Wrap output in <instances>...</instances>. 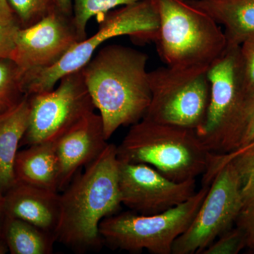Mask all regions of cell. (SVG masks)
Here are the masks:
<instances>
[{
	"mask_svg": "<svg viewBox=\"0 0 254 254\" xmlns=\"http://www.w3.org/2000/svg\"><path fill=\"white\" fill-rule=\"evenodd\" d=\"M148 60L140 50L109 45L81 68L107 140L120 127L131 126L144 117L151 100Z\"/></svg>",
	"mask_w": 254,
	"mask_h": 254,
	"instance_id": "obj_1",
	"label": "cell"
},
{
	"mask_svg": "<svg viewBox=\"0 0 254 254\" xmlns=\"http://www.w3.org/2000/svg\"><path fill=\"white\" fill-rule=\"evenodd\" d=\"M117 146L108 143L99 156L74 175L60 194L57 242L84 253L101 245L99 225L121 207Z\"/></svg>",
	"mask_w": 254,
	"mask_h": 254,
	"instance_id": "obj_2",
	"label": "cell"
},
{
	"mask_svg": "<svg viewBox=\"0 0 254 254\" xmlns=\"http://www.w3.org/2000/svg\"><path fill=\"white\" fill-rule=\"evenodd\" d=\"M211 153L191 128L142 119L131 125L120 145V161L150 165L173 181L204 175Z\"/></svg>",
	"mask_w": 254,
	"mask_h": 254,
	"instance_id": "obj_3",
	"label": "cell"
},
{
	"mask_svg": "<svg viewBox=\"0 0 254 254\" xmlns=\"http://www.w3.org/2000/svg\"><path fill=\"white\" fill-rule=\"evenodd\" d=\"M98 31L79 42L53 66L26 73L23 89L27 95L50 91L63 76L83 68L98 48L115 37H130L136 44L155 43L160 26L156 0H143L100 16Z\"/></svg>",
	"mask_w": 254,
	"mask_h": 254,
	"instance_id": "obj_4",
	"label": "cell"
},
{
	"mask_svg": "<svg viewBox=\"0 0 254 254\" xmlns=\"http://www.w3.org/2000/svg\"><path fill=\"white\" fill-rule=\"evenodd\" d=\"M160 26L155 46L167 66H210L224 53L221 26L188 0H156Z\"/></svg>",
	"mask_w": 254,
	"mask_h": 254,
	"instance_id": "obj_5",
	"label": "cell"
},
{
	"mask_svg": "<svg viewBox=\"0 0 254 254\" xmlns=\"http://www.w3.org/2000/svg\"><path fill=\"white\" fill-rule=\"evenodd\" d=\"M202 186L182 204L153 215L135 212L114 214L102 220L99 233L112 249L130 253L172 254L175 241L190 226L208 193Z\"/></svg>",
	"mask_w": 254,
	"mask_h": 254,
	"instance_id": "obj_6",
	"label": "cell"
},
{
	"mask_svg": "<svg viewBox=\"0 0 254 254\" xmlns=\"http://www.w3.org/2000/svg\"><path fill=\"white\" fill-rule=\"evenodd\" d=\"M209 66H161L148 72L151 100L143 119L198 130L210 100Z\"/></svg>",
	"mask_w": 254,
	"mask_h": 254,
	"instance_id": "obj_7",
	"label": "cell"
},
{
	"mask_svg": "<svg viewBox=\"0 0 254 254\" xmlns=\"http://www.w3.org/2000/svg\"><path fill=\"white\" fill-rule=\"evenodd\" d=\"M210 100L204 123L197 134L209 151L225 154L229 136L248 93L240 46L227 47L208 69Z\"/></svg>",
	"mask_w": 254,
	"mask_h": 254,
	"instance_id": "obj_8",
	"label": "cell"
},
{
	"mask_svg": "<svg viewBox=\"0 0 254 254\" xmlns=\"http://www.w3.org/2000/svg\"><path fill=\"white\" fill-rule=\"evenodd\" d=\"M56 89L28 95L29 123L21 145L55 143L78 122L94 113L81 68L60 80Z\"/></svg>",
	"mask_w": 254,
	"mask_h": 254,
	"instance_id": "obj_9",
	"label": "cell"
},
{
	"mask_svg": "<svg viewBox=\"0 0 254 254\" xmlns=\"http://www.w3.org/2000/svg\"><path fill=\"white\" fill-rule=\"evenodd\" d=\"M243 209L240 176L233 163L227 162L215 173L195 218L175 241L172 254H201L234 227Z\"/></svg>",
	"mask_w": 254,
	"mask_h": 254,
	"instance_id": "obj_10",
	"label": "cell"
},
{
	"mask_svg": "<svg viewBox=\"0 0 254 254\" xmlns=\"http://www.w3.org/2000/svg\"><path fill=\"white\" fill-rule=\"evenodd\" d=\"M119 161L122 204L140 215L163 213L195 193V179L181 182L167 178L150 165Z\"/></svg>",
	"mask_w": 254,
	"mask_h": 254,
	"instance_id": "obj_11",
	"label": "cell"
},
{
	"mask_svg": "<svg viewBox=\"0 0 254 254\" xmlns=\"http://www.w3.org/2000/svg\"><path fill=\"white\" fill-rule=\"evenodd\" d=\"M79 42L73 15L56 8L35 24L18 29L10 60L23 76L51 67Z\"/></svg>",
	"mask_w": 254,
	"mask_h": 254,
	"instance_id": "obj_12",
	"label": "cell"
},
{
	"mask_svg": "<svg viewBox=\"0 0 254 254\" xmlns=\"http://www.w3.org/2000/svg\"><path fill=\"white\" fill-rule=\"evenodd\" d=\"M107 141L103 120L94 112L55 142L59 162V191L68 186L80 168L99 156L108 144Z\"/></svg>",
	"mask_w": 254,
	"mask_h": 254,
	"instance_id": "obj_13",
	"label": "cell"
},
{
	"mask_svg": "<svg viewBox=\"0 0 254 254\" xmlns=\"http://www.w3.org/2000/svg\"><path fill=\"white\" fill-rule=\"evenodd\" d=\"M59 192L16 181L4 193L5 215L54 234L59 222Z\"/></svg>",
	"mask_w": 254,
	"mask_h": 254,
	"instance_id": "obj_14",
	"label": "cell"
},
{
	"mask_svg": "<svg viewBox=\"0 0 254 254\" xmlns=\"http://www.w3.org/2000/svg\"><path fill=\"white\" fill-rule=\"evenodd\" d=\"M223 28L227 47L254 36V0H188Z\"/></svg>",
	"mask_w": 254,
	"mask_h": 254,
	"instance_id": "obj_15",
	"label": "cell"
},
{
	"mask_svg": "<svg viewBox=\"0 0 254 254\" xmlns=\"http://www.w3.org/2000/svg\"><path fill=\"white\" fill-rule=\"evenodd\" d=\"M14 174L16 181L59 192V162L55 143H36L18 151Z\"/></svg>",
	"mask_w": 254,
	"mask_h": 254,
	"instance_id": "obj_16",
	"label": "cell"
},
{
	"mask_svg": "<svg viewBox=\"0 0 254 254\" xmlns=\"http://www.w3.org/2000/svg\"><path fill=\"white\" fill-rule=\"evenodd\" d=\"M28 95L16 109L0 119V190L5 193L16 182L14 164L30 118Z\"/></svg>",
	"mask_w": 254,
	"mask_h": 254,
	"instance_id": "obj_17",
	"label": "cell"
},
{
	"mask_svg": "<svg viewBox=\"0 0 254 254\" xmlns=\"http://www.w3.org/2000/svg\"><path fill=\"white\" fill-rule=\"evenodd\" d=\"M3 240L11 254H50L57 242L54 234L8 217L5 218Z\"/></svg>",
	"mask_w": 254,
	"mask_h": 254,
	"instance_id": "obj_18",
	"label": "cell"
},
{
	"mask_svg": "<svg viewBox=\"0 0 254 254\" xmlns=\"http://www.w3.org/2000/svg\"><path fill=\"white\" fill-rule=\"evenodd\" d=\"M229 161L233 163L240 176L244 209L254 207V146L235 150L227 154L211 153L208 169L203 175L202 185L210 186L218 169Z\"/></svg>",
	"mask_w": 254,
	"mask_h": 254,
	"instance_id": "obj_19",
	"label": "cell"
},
{
	"mask_svg": "<svg viewBox=\"0 0 254 254\" xmlns=\"http://www.w3.org/2000/svg\"><path fill=\"white\" fill-rule=\"evenodd\" d=\"M26 96L17 65L10 59L0 60V119L16 109Z\"/></svg>",
	"mask_w": 254,
	"mask_h": 254,
	"instance_id": "obj_20",
	"label": "cell"
},
{
	"mask_svg": "<svg viewBox=\"0 0 254 254\" xmlns=\"http://www.w3.org/2000/svg\"><path fill=\"white\" fill-rule=\"evenodd\" d=\"M143 0H73V20L80 41L87 38L86 26L94 16H101L118 6H127Z\"/></svg>",
	"mask_w": 254,
	"mask_h": 254,
	"instance_id": "obj_21",
	"label": "cell"
},
{
	"mask_svg": "<svg viewBox=\"0 0 254 254\" xmlns=\"http://www.w3.org/2000/svg\"><path fill=\"white\" fill-rule=\"evenodd\" d=\"M254 141V93H248L227 141L226 153L245 148Z\"/></svg>",
	"mask_w": 254,
	"mask_h": 254,
	"instance_id": "obj_22",
	"label": "cell"
},
{
	"mask_svg": "<svg viewBox=\"0 0 254 254\" xmlns=\"http://www.w3.org/2000/svg\"><path fill=\"white\" fill-rule=\"evenodd\" d=\"M21 28H27L56 9L55 0H6Z\"/></svg>",
	"mask_w": 254,
	"mask_h": 254,
	"instance_id": "obj_23",
	"label": "cell"
},
{
	"mask_svg": "<svg viewBox=\"0 0 254 254\" xmlns=\"http://www.w3.org/2000/svg\"><path fill=\"white\" fill-rule=\"evenodd\" d=\"M246 247L245 233L235 225L219 236L201 254H238Z\"/></svg>",
	"mask_w": 254,
	"mask_h": 254,
	"instance_id": "obj_24",
	"label": "cell"
},
{
	"mask_svg": "<svg viewBox=\"0 0 254 254\" xmlns=\"http://www.w3.org/2000/svg\"><path fill=\"white\" fill-rule=\"evenodd\" d=\"M240 51L246 91L247 93H254V36L241 45Z\"/></svg>",
	"mask_w": 254,
	"mask_h": 254,
	"instance_id": "obj_25",
	"label": "cell"
},
{
	"mask_svg": "<svg viewBox=\"0 0 254 254\" xmlns=\"http://www.w3.org/2000/svg\"><path fill=\"white\" fill-rule=\"evenodd\" d=\"M20 28L16 20L10 22L0 20V60L10 59Z\"/></svg>",
	"mask_w": 254,
	"mask_h": 254,
	"instance_id": "obj_26",
	"label": "cell"
},
{
	"mask_svg": "<svg viewBox=\"0 0 254 254\" xmlns=\"http://www.w3.org/2000/svg\"><path fill=\"white\" fill-rule=\"evenodd\" d=\"M235 225L245 233L246 248L254 253V206L244 209L237 219Z\"/></svg>",
	"mask_w": 254,
	"mask_h": 254,
	"instance_id": "obj_27",
	"label": "cell"
},
{
	"mask_svg": "<svg viewBox=\"0 0 254 254\" xmlns=\"http://www.w3.org/2000/svg\"><path fill=\"white\" fill-rule=\"evenodd\" d=\"M0 20L6 22L16 20L6 0H0Z\"/></svg>",
	"mask_w": 254,
	"mask_h": 254,
	"instance_id": "obj_28",
	"label": "cell"
},
{
	"mask_svg": "<svg viewBox=\"0 0 254 254\" xmlns=\"http://www.w3.org/2000/svg\"><path fill=\"white\" fill-rule=\"evenodd\" d=\"M57 7L64 14L73 15L72 1L71 0H55Z\"/></svg>",
	"mask_w": 254,
	"mask_h": 254,
	"instance_id": "obj_29",
	"label": "cell"
},
{
	"mask_svg": "<svg viewBox=\"0 0 254 254\" xmlns=\"http://www.w3.org/2000/svg\"><path fill=\"white\" fill-rule=\"evenodd\" d=\"M5 218H6V215H5L4 210V193L0 190V240H3Z\"/></svg>",
	"mask_w": 254,
	"mask_h": 254,
	"instance_id": "obj_30",
	"label": "cell"
},
{
	"mask_svg": "<svg viewBox=\"0 0 254 254\" xmlns=\"http://www.w3.org/2000/svg\"><path fill=\"white\" fill-rule=\"evenodd\" d=\"M7 252H9V251H8L7 247H6L4 241L0 240V254H6Z\"/></svg>",
	"mask_w": 254,
	"mask_h": 254,
	"instance_id": "obj_31",
	"label": "cell"
},
{
	"mask_svg": "<svg viewBox=\"0 0 254 254\" xmlns=\"http://www.w3.org/2000/svg\"><path fill=\"white\" fill-rule=\"evenodd\" d=\"M254 146V141L252 142V143H250L248 145H247V146L245 147V148H241V149H244V148H250V147ZM240 150V149H239Z\"/></svg>",
	"mask_w": 254,
	"mask_h": 254,
	"instance_id": "obj_32",
	"label": "cell"
}]
</instances>
